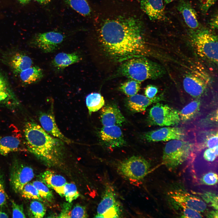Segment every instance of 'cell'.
<instances>
[{
	"mask_svg": "<svg viewBox=\"0 0 218 218\" xmlns=\"http://www.w3.org/2000/svg\"><path fill=\"white\" fill-rule=\"evenodd\" d=\"M38 190L40 197L43 199L51 202L53 199V196L49 188L41 181L36 180L32 183Z\"/></svg>",
	"mask_w": 218,
	"mask_h": 218,
	"instance_id": "obj_33",
	"label": "cell"
},
{
	"mask_svg": "<svg viewBox=\"0 0 218 218\" xmlns=\"http://www.w3.org/2000/svg\"><path fill=\"white\" fill-rule=\"evenodd\" d=\"M21 143L19 138L14 135L0 137V155L5 156L20 150Z\"/></svg>",
	"mask_w": 218,
	"mask_h": 218,
	"instance_id": "obj_23",
	"label": "cell"
},
{
	"mask_svg": "<svg viewBox=\"0 0 218 218\" xmlns=\"http://www.w3.org/2000/svg\"><path fill=\"white\" fill-rule=\"evenodd\" d=\"M24 132L28 150L37 157L51 162L60 155L64 142L48 134L35 122H26Z\"/></svg>",
	"mask_w": 218,
	"mask_h": 218,
	"instance_id": "obj_2",
	"label": "cell"
},
{
	"mask_svg": "<svg viewBox=\"0 0 218 218\" xmlns=\"http://www.w3.org/2000/svg\"><path fill=\"white\" fill-rule=\"evenodd\" d=\"M71 203L64 204L62 210L58 217L59 218H86L88 215L85 207L77 205L72 207Z\"/></svg>",
	"mask_w": 218,
	"mask_h": 218,
	"instance_id": "obj_26",
	"label": "cell"
},
{
	"mask_svg": "<svg viewBox=\"0 0 218 218\" xmlns=\"http://www.w3.org/2000/svg\"><path fill=\"white\" fill-rule=\"evenodd\" d=\"M206 147L213 149L218 146V133L211 134L207 138L205 141Z\"/></svg>",
	"mask_w": 218,
	"mask_h": 218,
	"instance_id": "obj_42",
	"label": "cell"
},
{
	"mask_svg": "<svg viewBox=\"0 0 218 218\" xmlns=\"http://www.w3.org/2000/svg\"><path fill=\"white\" fill-rule=\"evenodd\" d=\"M34 176V171L31 167L22 164H14L11 171L10 178L12 189L16 193H20L24 186Z\"/></svg>",
	"mask_w": 218,
	"mask_h": 218,
	"instance_id": "obj_9",
	"label": "cell"
},
{
	"mask_svg": "<svg viewBox=\"0 0 218 218\" xmlns=\"http://www.w3.org/2000/svg\"><path fill=\"white\" fill-rule=\"evenodd\" d=\"M20 193L21 197L25 198L40 201H43V199L40 196L38 190L32 183L29 182L26 184Z\"/></svg>",
	"mask_w": 218,
	"mask_h": 218,
	"instance_id": "obj_32",
	"label": "cell"
},
{
	"mask_svg": "<svg viewBox=\"0 0 218 218\" xmlns=\"http://www.w3.org/2000/svg\"><path fill=\"white\" fill-rule=\"evenodd\" d=\"M218 146L213 148H208L204 152L203 157L204 159L208 162H213L217 157Z\"/></svg>",
	"mask_w": 218,
	"mask_h": 218,
	"instance_id": "obj_39",
	"label": "cell"
},
{
	"mask_svg": "<svg viewBox=\"0 0 218 218\" xmlns=\"http://www.w3.org/2000/svg\"><path fill=\"white\" fill-rule=\"evenodd\" d=\"M168 194L172 200L182 208H189L199 212H203L206 208L204 201L181 189L172 190Z\"/></svg>",
	"mask_w": 218,
	"mask_h": 218,
	"instance_id": "obj_10",
	"label": "cell"
},
{
	"mask_svg": "<svg viewBox=\"0 0 218 218\" xmlns=\"http://www.w3.org/2000/svg\"><path fill=\"white\" fill-rule=\"evenodd\" d=\"M161 99L160 96L149 99L145 96L137 94L128 97L126 105L128 109L133 112L141 113L144 112L148 106L159 101Z\"/></svg>",
	"mask_w": 218,
	"mask_h": 218,
	"instance_id": "obj_19",
	"label": "cell"
},
{
	"mask_svg": "<svg viewBox=\"0 0 218 218\" xmlns=\"http://www.w3.org/2000/svg\"><path fill=\"white\" fill-rule=\"evenodd\" d=\"M13 218H25L23 205L17 204L14 201L11 200Z\"/></svg>",
	"mask_w": 218,
	"mask_h": 218,
	"instance_id": "obj_38",
	"label": "cell"
},
{
	"mask_svg": "<svg viewBox=\"0 0 218 218\" xmlns=\"http://www.w3.org/2000/svg\"><path fill=\"white\" fill-rule=\"evenodd\" d=\"M183 86L185 91L193 97L201 96L207 87L206 82L201 78L194 74L187 75L183 81Z\"/></svg>",
	"mask_w": 218,
	"mask_h": 218,
	"instance_id": "obj_17",
	"label": "cell"
},
{
	"mask_svg": "<svg viewBox=\"0 0 218 218\" xmlns=\"http://www.w3.org/2000/svg\"><path fill=\"white\" fill-rule=\"evenodd\" d=\"M192 148L189 143L181 140H170L164 149L163 164L170 170L174 169L189 157Z\"/></svg>",
	"mask_w": 218,
	"mask_h": 218,
	"instance_id": "obj_5",
	"label": "cell"
},
{
	"mask_svg": "<svg viewBox=\"0 0 218 218\" xmlns=\"http://www.w3.org/2000/svg\"><path fill=\"white\" fill-rule=\"evenodd\" d=\"M40 178L41 181L49 188L53 189L61 196L63 197V188L66 183V179L63 177L48 170L41 173Z\"/></svg>",
	"mask_w": 218,
	"mask_h": 218,
	"instance_id": "obj_20",
	"label": "cell"
},
{
	"mask_svg": "<svg viewBox=\"0 0 218 218\" xmlns=\"http://www.w3.org/2000/svg\"><path fill=\"white\" fill-rule=\"evenodd\" d=\"M184 134L179 128L164 127L144 133L143 138L149 142L168 141L173 140H182Z\"/></svg>",
	"mask_w": 218,
	"mask_h": 218,
	"instance_id": "obj_12",
	"label": "cell"
},
{
	"mask_svg": "<svg viewBox=\"0 0 218 218\" xmlns=\"http://www.w3.org/2000/svg\"><path fill=\"white\" fill-rule=\"evenodd\" d=\"M141 82L131 79L121 84L119 90L128 97L137 94L141 87Z\"/></svg>",
	"mask_w": 218,
	"mask_h": 218,
	"instance_id": "obj_29",
	"label": "cell"
},
{
	"mask_svg": "<svg viewBox=\"0 0 218 218\" xmlns=\"http://www.w3.org/2000/svg\"><path fill=\"white\" fill-rule=\"evenodd\" d=\"M177 8L182 14L185 23L188 27L191 29L198 28L199 24L197 13L189 2L180 0Z\"/></svg>",
	"mask_w": 218,
	"mask_h": 218,
	"instance_id": "obj_21",
	"label": "cell"
},
{
	"mask_svg": "<svg viewBox=\"0 0 218 218\" xmlns=\"http://www.w3.org/2000/svg\"><path fill=\"white\" fill-rule=\"evenodd\" d=\"M149 162L139 156H134L120 162L117 167L119 173L124 177L133 181L143 179L150 168Z\"/></svg>",
	"mask_w": 218,
	"mask_h": 218,
	"instance_id": "obj_6",
	"label": "cell"
},
{
	"mask_svg": "<svg viewBox=\"0 0 218 218\" xmlns=\"http://www.w3.org/2000/svg\"><path fill=\"white\" fill-rule=\"evenodd\" d=\"M39 4L42 5H46L49 3L51 0H35Z\"/></svg>",
	"mask_w": 218,
	"mask_h": 218,
	"instance_id": "obj_46",
	"label": "cell"
},
{
	"mask_svg": "<svg viewBox=\"0 0 218 218\" xmlns=\"http://www.w3.org/2000/svg\"><path fill=\"white\" fill-rule=\"evenodd\" d=\"M191 41L201 57L217 64L218 37L212 31L206 29L190 30Z\"/></svg>",
	"mask_w": 218,
	"mask_h": 218,
	"instance_id": "obj_4",
	"label": "cell"
},
{
	"mask_svg": "<svg viewBox=\"0 0 218 218\" xmlns=\"http://www.w3.org/2000/svg\"><path fill=\"white\" fill-rule=\"evenodd\" d=\"M8 64L13 73L17 75L20 72L32 66L33 63L31 59L27 54L17 52L11 56Z\"/></svg>",
	"mask_w": 218,
	"mask_h": 218,
	"instance_id": "obj_22",
	"label": "cell"
},
{
	"mask_svg": "<svg viewBox=\"0 0 218 218\" xmlns=\"http://www.w3.org/2000/svg\"><path fill=\"white\" fill-rule=\"evenodd\" d=\"M20 81L25 84L36 82L43 76L42 70L37 66H33L23 71L17 75Z\"/></svg>",
	"mask_w": 218,
	"mask_h": 218,
	"instance_id": "obj_25",
	"label": "cell"
},
{
	"mask_svg": "<svg viewBox=\"0 0 218 218\" xmlns=\"http://www.w3.org/2000/svg\"><path fill=\"white\" fill-rule=\"evenodd\" d=\"M74 11L84 16L89 15L91 9L87 0H65Z\"/></svg>",
	"mask_w": 218,
	"mask_h": 218,
	"instance_id": "obj_30",
	"label": "cell"
},
{
	"mask_svg": "<svg viewBox=\"0 0 218 218\" xmlns=\"http://www.w3.org/2000/svg\"><path fill=\"white\" fill-rule=\"evenodd\" d=\"M8 214L5 212L0 211V218H8Z\"/></svg>",
	"mask_w": 218,
	"mask_h": 218,
	"instance_id": "obj_47",
	"label": "cell"
},
{
	"mask_svg": "<svg viewBox=\"0 0 218 218\" xmlns=\"http://www.w3.org/2000/svg\"><path fill=\"white\" fill-rule=\"evenodd\" d=\"M39 120L41 127L48 134L68 144L72 143L61 132L57 125L54 114L51 111L41 112L39 115Z\"/></svg>",
	"mask_w": 218,
	"mask_h": 218,
	"instance_id": "obj_15",
	"label": "cell"
},
{
	"mask_svg": "<svg viewBox=\"0 0 218 218\" xmlns=\"http://www.w3.org/2000/svg\"><path fill=\"white\" fill-rule=\"evenodd\" d=\"M64 36L60 32L51 31L37 34L32 44L45 53H50L55 50L62 43Z\"/></svg>",
	"mask_w": 218,
	"mask_h": 218,
	"instance_id": "obj_11",
	"label": "cell"
},
{
	"mask_svg": "<svg viewBox=\"0 0 218 218\" xmlns=\"http://www.w3.org/2000/svg\"><path fill=\"white\" fill-rule=\"evenodd\" d=\"M201 197L214 210H218V197L215 193L206 192L200 194Z\"/></svg>",
	"mask_w": 218,
	"mask_h": 218,
	"instance_id": "obj_35",
	"label": "cell"
},
{
	"mask_svg": "<svg viewBox=\"0 0 218 218\" xmlns=\"http://www.w3.org/2000/svg\"><path fill=\"white\" fill-rule=\"evenodd\" d=\"M158 89L155 85L149 84L147 85L144 90L145 96L149 99H152L155 97L158 92Z\"/></svg>",
	"mask_w": 218,
	"mask_h": 218,
	"instance_id": "obj_41",
	"label": "cell"
},
{
	"mask_svg": "<svg viewBox=\"0 0 218 218\" xmlns=\"http://www.w3.org/2000/svg\"><path fill=\"white\" fill-rule=\"evenodd\" d=\"M165 73L162 66L147 57H141L131 58L121 62L116 75L141 82L147 79L158 78Z\"/></svg>",
	"mask_w": 218,
	"mask_h": 218,
	"instance_id": "obj_3",
	"label": "cell"
},
{
	"mask_svg": "<svg viewBox=\"0 0 218 218\" xmlns=\"http://www.w3.org/2000/svg\"><path fill=\"white\" fill-rule=\"evenodd\" d=\"M200 103L199 100H194L185 106L180 112V120L187 121L191 119L198 112Z\"/></svg>",
	"mask_w": 218,
	"mask_h": 218,
	"instance_id": "obj_28",
	"label": "cell"
},
{
	"mask_svg": "<svg viewBox=\"0 0 218 218\" xmlns=\"http://www.w3.org/2000/svg\"><path fill=\"white\" fill-rule=\"evenodd\" d=\"M86 103L90 115L101 109L105 104L102 96L99 93H92L86 98Z\"/></svg>",
	"mask_w": 218,
	"mask_h": 218,
	"instance_id": "obj_27",
	"label": "cell"
},
{
	"mask_svg": "<svg viewBox=\"0 0 218 218\" xmlns=\"http://www.w3.org/2000/svg\"><path fill=\"white\" fill-rule=\"evenodd\" d=\"M82 60L81 56L76 52L58 54L52 61L53 66L58 69H63L71 64L78 63Z\"/></svg>",
	"mask_w": 218,
	"mask_h": 218,
	"instance_id": "obj_24",
	"label": "cell"
},
{
	"mask_svg": "<svg viewBox=\"0 0 218 218\" xmlns=\"http://www.w3.org/2000/svg\"><path fill=\"white\" fill-rule=\"evenodd\" d=\"M218 182L217 174L215 172H208L202 177L200 182L202 184L208 186H213L216 184Z\"/></svg>",
	"mask_w": 218,
	"mask_h": 218,
	"instance_id": "obj_36",
	"label": "cell"
},
{
	"mask_svg": "<svg viewBox=\"0 0 218 218\" xmlns=\"http://www.w3.org/2000/svg\"><path fill=\"white\" fill-rule=\"evenodd\" d=\"M46 208L39 201L34 200L30 204L28 216L30 217L43 218L46 213Z\"/></svg>",
	"mask_w": 218,
	"mask_h": 218,
	"instance_id": "obj_31",
	"label": "cell"
},
{
	"mask_svg": "<svg viewBox=\"0 0 218 218\" xmlns=\"http://www.w3.org/2000/svg\"><path fill=\"white\" fill-rule=\"evenodd\" d=\"M18 1L21 4L25 5L29 3L30 0H18Z\"/></svg>",
	"mask_w": 218,
	"mask_h": 218,
	"instance_id": "obj_48",
	"label": "cell"
},
{
	"mask_svg": "<svg viewBox=\"0 0 218 218\" xmlns=\"http://www.w3.org/2000/svg\"><path fill=\"white\" fill-rule=\"evenodd\" d=\"M100 121L103 126H122L126 122L124 116L115 104L104 106L101 111Z\"/></svg>",
	"mask_w": 218,
	"mask_h": 218,
	"instance_id": "obj_14",
	"label": "cell"
},
{
	"mask_svg": "<svg viewBox=\"0 0 218 218\" xmlns=\"http://www.w3.org/2000/svg\"><path fill=\"white\" fill-rule=\"evenodd\" d=\"M207 217L209 218H218L217 210H215L210 212L207 214Z\"/></svg>",
	"mask_w": 218,
	"mask_h": 218,
	"instance_id": "obj_45",
	"label": "cell"
},
{
	"mask_svg": "<svg viewBox=\"0 0 218 218\" xmlns=\"http://www.w3.org/2000/svg\"><path fill=\"white\" fill-rule=\"evenodd\" d=\"M217 0H200V9L205 14L210 8L216 2Z\"/></svg>",
	"mask_w": 218,
	"mask_h": 218,
	"instance_id": "obj_43",
	"label": "cell"
},
{
	"mask_svg": "<svg viewBox=\"0 0 218 218\" xmlns=\"http://www.w3.org/2000/svg\"><path fill=\"white\" fill-rule=\"evenodd\" d=\"M209 25L211 28L213 29H217L218 28L217 15H215L210 21Z\"/></svg>",
	"mask_w": 218,
	"mask_h": 218,
	"instance_id": "obj_44",
	"label": "cell"
},
{
	"mask_svg": "<svg viewBox=\"0 0 218 218\" xmlns=\"http://www.w3.org/2000/svg\"><path fill=\"white\" fill-rule=\"evenodd\" d=\"M180 121L179 112L167 104L157 103L150 109L148 122L150 125L173 126Z\"/></svg>",
	"mask_w": 218,
	"mask_h": 218,
	"instance_id": "obj_7",
	"label": "cell"
},
{
	"mask_svg": "<svg viewBox=\"0 0 218 218\" xmlns=\"http://www.w3.org/2000/svg\"><path fill=\"white\" fill-rule=\"evenodd\" d=\"M119 205L115 194L110 187H107L97 208L95 217L117 218L121 216Z\"/></svg>",
	"mask_w": 218,
	"mask_h": 218,
	"instance_id": "obj_8",
	"label": "cell"
},
{
	"mask_svg": "<svg viewBox=\"0 0 218 218\" xmlns=\"http://www.w3.org/2000/svg\"><path fill=\"white\" fill-rule=\"evenodd\" d=\"M144 31L143 22L136 16L117 15L102 21L98 31V41L103 52L114 61L147 57L151 51Z\"/></svg>",
	"mask_w": 218,
	"mask_h": 218,
	"instance_id": "obj_1",
	"label": "cell"
},
{
	"mask_svg": "<svg viewBox=\"0 0 218 218\" xmlns=\"http://www.w3.org/2000/svg\"><path fill=\"white\" fill-rule=\"evenodd\" d=\"M182 216L183 218H202V216L200 212L187 208H182Z\"/></svg>",
	"mask_w": 218,
	"mask_h": 218,
	"instance_id": "obj_40",
	"label": "cell"
},
{
	"mask_svg": "<svg viewBox=\"0 0 218 218\" xmlns=\"http://www.w3.org/2000/svg\"><path fill=\"white\" fill-rule=\"evenodd\" d=\"M19 105V101L7 80L0 72V106L14 109Z\"/></svg>",
	"mask_w": 218,
	"mask_h": 218,
	"instance_id": "obj_16",
	"label": "cell"
},
{
	"mask_svg": "<svg viewBox=\"0 0 218 218\" xmlns=\"http://www.w3.org/2000/svg\"><path fill=\"white\" fill-rule=\"evenodd\" d=\"M175 0H164V1L166 4L169 3Z\"/></svg>",
	"mask_w": 218,
	"mask_h": 218,
	"instance_id": "obj_49",
	"label": "cell"
},
{
	"mask_svg": "<svg viewBox=\"0 0 218 218\" xmlns=\"http://www.w3.org/2000/svg\"><path fill=\"white\" fill-rule=\"evenodd\" d=\"M8 198L5 189L3 176L0 172V207L6 205Z\"/></svg>",
	"mask_w": 218,
	"mask_h": 218,
	"instance_id": "obj_37",
	"label": "cell"
},
{
	"mask_svg": "<svg viewBox=\"0 0 218 218\" xmlns=\"http://www.w3.org/2000/svg\"><path fill=\"white\" fill-rule=\"evenodd\" d=\"M63 194L66 200L69 203H71L80 195L76 185L73 183H67L64 186Z\"/></svg>",
	"mask_w": 218,
	"mask_h": 218,
	"instance_id": "obj_34",
	"label": "cell"
},
{
	"mask_svg": "<svg viewBox=\"0 0 218 218\" xmlns=\"http://www.w3.org/2000/svg\"><path fill=\"white\" fill-rule=\"evenodd\" d=\"M143 11L152 20H163L165 18L163 0H140Z\"/></svg>",
	"mask_w": 218,
	"mask_h": 218,
	"instance_id": "obj_18",
	"label": "cell"
},
{
	"mask_svg": "<svg viewBox=\"0 0 218 218\" xmlns=\"http://www.w3.org/2000/svg\"><path fill=\"white\" fill-rule=\"evenodd\" d=\"M99 135L104 145L109 148L121 147L125 145L126 142L119 126H103Z\"/></svg>",
	"mask_w": 218,
	"mask_h": 218,
	"instance_id": "obj_13",
	"label": "cell"
}]
</instances>
